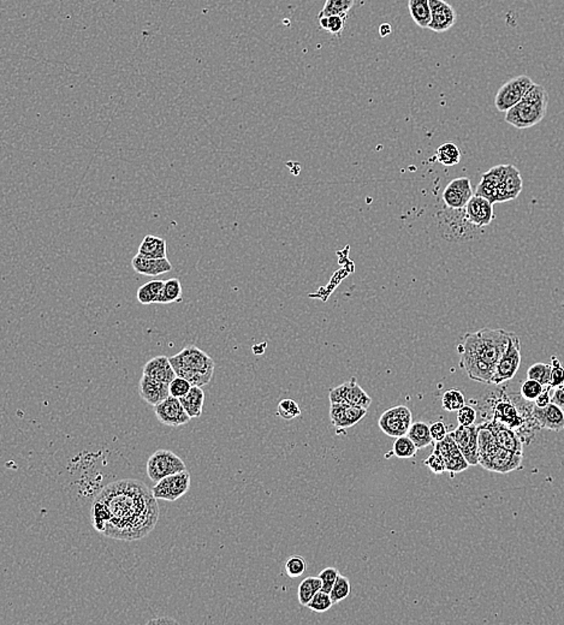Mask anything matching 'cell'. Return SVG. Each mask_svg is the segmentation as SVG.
Instances as JSON below:
<instances>
[{
  "label": "cell",
  "mask_w": 564,
  "mask_h": 625,
  "mask_svg": "<svg viewBox=\"0 0 564 625\" xmlns=\"http://www.w3.org/2000/svg\"><path fill=\"white\" fill-rule=\"evenodd\" d=\"M157 501L153 491L139 480L112 482L93 503V525L96 531L112 539H142L158 523Z\"/></svg>",
  "instance_id": "cell-1"
},
{
  "label": "cell",
  "mask_w": 564,
  "mask_h": 625,
  "mask_svg": "<svg viewBox=\"0 0 564 625\" xmlns=\"http://www.w3.org/2000/svg\"><path fill=\"white\" fill-rule=\"evenodd\" d=\"M512 332L502 329H483L467 333L464 342L459 345V353L474 355L493 367L497 366L499 358L508 348Z\"/></svg>",
  "instance_id": "cell-2"
},
{
  "label": "cell",
  "mask_w": 564,
  "mask_h": 625,
  "mask_svg": "<svg viewBox=\"0 0 564 625\" xmlns=\"http://www.w3.org/2000/svg\"><path fill=\"white\" fill-rule=\"evenodd\" d=\"M479 465L488 472L507 474L522 468L523 454L503 449L492 432L481 424L478 426Z\"/></svg>",
  "instance_id": "cell-3"
},
{
  "label": "cell",
  "mask_w": 564,
  "mask_h": 625,
  "mask_svg": "<svg viewBox=\"0 0 564 625\" xmlns=\"http://www.w3.org/2000/svg\"><path fill=\"white\" fill-rule=\"evenodd\" d=\"M177 377L191 382L193 386H205L212 380L215 373V361L210 355L194 345L170 358Z\"/></svg>",
  "instance_id": "cell-4"
},
{
  "label": "cell",
  "mask_w": 564,
  "mask_h": 625,
  "mask_svg": "<svg viewBox=\"0 0 564 625\" xmlns=\"http://www.w3.org/2000/svg\"><path fill=\"white\" fill-rule=\"evenodd\" d=\"M549 93L545 87L534 83L522 100L506 112V122L517 129H528L545 118Z\"/></svg>",
  "instance_id": "cell-5"
},
{
  "label": "cell",
  "mask_w": 564,
  "mask_h": 625,
  "mask_svg": "<svg viewBox=\"0 0 564 625\" xmlns=\"http://www.w3.org/2000/svg\"><path fill=\"white\" fill-rule=\"evenodd\" d=\"M437 220L442 236L449 241L473 239L479 228L467 218L466 210H454L444 205L437 213Z\"/></svg>",
  "instance_id": "cell-6"
},
{
  "label": "cell",
  "mask_w": 564,
  "mask_h": 625,
  "mask_svg": "<svg viewBox=\"0 0 564 625\" xmlns=\"http://www.w3.org/2000/svg\"><path fill=\"white\" fill-rule=\"evenodd\" d=\"M521 364V340L517 334L512 333L509 344L496 366V372L492 377V385H501L503 382L512 380L517 375Z\"/></svg>",
  "instance_id": "cell-7"
},
{
  "label": "cell",
  "mask_w": 564,
  "mask_h": 625,
  "mask_svg": "<svg viewBox=\"0 0 564 625\" xmlns=\"http://www.w3.org/2000/svg\"><path fill=\"white\" fill-rule=\"evenodd\" d=\"M187 470L186 463L177 454L169 450L155 451L147 462V475L152 481H160L164 477Z\"/></svg>",
  "instance_id": "cell-8"
},
{
  "label": "cell",
  "mask_w": 564,
  "mask_h": 625,
  "mask_svg": "<svg viewBox=\"0 0 564 625\" xmlns=\"http://www.w3.org/2000/svg\"><path fill=\"white\" fill-rule=\"evenodd\" d=\"M534 85L531 77L526 75L514 77L512 80L506 82L495 98V106L499 112H508L514 106L522 100L526 96L527 91Z\"/></svg>",
  "instance_id": "cell-9"
},
{
  "label": "cell",
  "mask_w": 564,
  "mask_h": 625,
  "mask_svg": "<svg viewBox=\"0 0 564 625\" xmlns=\"http://www.w3.org/2000/svg\"><path fill=\"white\" fill-rule=\"evenodd\" d=\"M413 424V415L406 406H393L382 413L378 421L379 428L392 438L406 435Z\"/></svg>",
  "instance_id": "cell-10"
},
{
  "label": "cell",
  "mask_w": 564,
  "mask_h": 625,
  "mask_svg": "<svg viewBox=\"0 0 564 625\" xmlns=\"http://www.w3.org/2000/svg\"><path fill=\"white\" fill-rule=\"evenodd\" d=\"M191 472L188 470L164 477L154 485L152 491L158 501H176L191 488Z\"/></svg>",
  "instance_id": "cell-11"
},
{
  "label": "cell",
  "mask_w": 564,
  "mask_h": 625,
  "mask_svg": "<svg viewBox=\"0 0 564 625\" xmlns=\"http://www.w3.org/2000/svg\"><path fill=\"white\" fill-rule=\"evenodd\" d=\"M329 399L330 403H345L350 406H361L365 409H369L372 404V398L360 386L355 377L343 382L340 386L332 388L329 393Z\"/></svg>",
  "instance_id": "cell-12"
},
{
  "label": "cell",
  "mask_w": 564,
  "mask_h": 625,
  "mask_svg": "<svg viewBox=\"0 0 564 625\" xmlns=\"http://www.w3.org/2000/svg\"><path fill=\"white\" fill-rule=\"evenodd\" d=\"M153 411L157 419L169 427L187 425L191 419L181 403V399L173 396H169L165 401L159 403L158 406H153Z\"/></svg>",
  "instance_id": "cell-13"
},
{
  "label": "cell",
  "mask_w": 564,
  "mask_h": 625,
  "mask_svg": "<svg viewBox=\"0 0 564 625\" xmlns=\"http://www.w3.org/2000/svg\"><path fill=\"white\" fill-rule=\"evenodd\" d=\"M469 465L479 464L478 426L459 425L450 433Z\"/></svg>",
  "instance_id": "cell-14"
},
{
  "label": "cell",
  "mask_w": 564,
  "mask_h": 625,
  "mask_svg": "<svg viewBox=\"0 0 564 625\" xmlns=\"http://www.w3.org/2000/svg\"><path fill=\"white\" fill-rule=\"evenodd\" d=\"M474 196L472 183L467 177H459L450 182L443 191V204L449 208H464Z\"/></svg>",
  "instance_id": "cell-15"
},
{
  "label": "cell",
  "mask_w": 564,
  "mask_h": 625,
  "mask_svg": "<svg viewBox=\"0 0 564 625\" xmlns=\"http://www.w3.org/2000/svg\"><path fill=\"white\" fill-rule=\"evenodd\" d=\"M433 451L444 459L446 472L451 474L464 472L470 467L450 433L442 441L435 443Z\"/></svg>",
  "instance_id": "cell-16"
},
{
  "label": "cell",
  "mask_w": 564,
  "mask_h": 625,
  "mask_svg": "<svg viewBox=\"0 0 564 625\" xmlns=\"http://www.w3.org/2000/svg\"><path fill=\"white\" fill-rule=\"evenodd\" d=\"M367 410L361 406H350L345 403H331L330 420L337 430H348L358 425L367 415Z\"/></svg>",
  "instance_id": "cell-17"
},
{
  "label": "cell",
  "mask_w": 564,
  "mask_h": 625,
  "mask_svg": "<svg viewBox=\"0 0 564 625\" xmlns=\"http://www.w3.org/2000/svg\"><path fill=\"white\" fill-rule=\"evenodd\" d=\"M492 420L510 427L512 430H517L519 435L526 427V416L519 411L517 406L508 397L503 396L495 403Z\"/></svg>",
  "instance_id": "cell-18"
},
{
  "label": "cell",
  "mask_w": 564,
  "mask_h": 625,
  "mask_svg": "<svg viewBox=\"0 0 564 625\" xmlns=\"http://www.w3.org/2000/svg\"><path fill=\"white\" fill-rule=\"evenodd\" d=\"M431 23L429 28L435 33H445L456 23V11L445 0H430Z\"/></svg>",
  "instance_id": "cell-19"
},
{
  "label": "cell",
  "mask_w": 564,
  "mask_h": 625,
  "mask_svg": "<svg viewBox=\"0 0 564 625\" xmlns=\"http://www.w3.org/2000/svg\"><path fill=\"white\" fill-rule=\"evenodd\" d=\"M459 366L464 372L467 373L469 379H472L474 382H481V384L492 385V377L496 372V367L485 362L478 356L461 353Z\"/></svg>",
  "instance_id": "cell-20"
},
{
  "label": "cell",
  "mask_w": 564,
  "mask_h": 625,
  "mask_svg": "<svg viewBox=\"0 0 564 625\" xmlns=\"http://www.w3.org/2000/svg\"><path fill=\"white\" fill-rule=\"evenodd\" d=\"M464 210H466V215H467L469 221L479 229H483L485 226L491 224V221L495 219L493 204L483 196L474 194L473 197L464 207Z\"/></svg>",
  "instance_id": "cell-21"
},
{
  "label": "cell",
  "mask_w": 564,
  "mask_h": 625,
  "mask_svg": "<svg viewBox=\"0 0 564 625\" xmlns=\"http://www.w3.org/2000/svg\"><path fill=\"white\" fill-rule=\"evenodd\" d=\"M484 425L492 432L497 444L501 448L517 454H523V440L517 430L495 420L484 422Z\"/></svg>",
  "instance_id": "cell-22"
},
{
  "label": "cell",
  "mask_w": 564,
  "mask_h": 625,
  "mask_svg": "<svg viewBox=\"0 0 564 625\" xmlns=\"http://www.w3.org/2000/svg\"><path fill=\"white\" fill-rule=\"evenodd\" d=\"M532 415L539 428H545L554 432L564 430V411L554 403H550L543 408L533 404Z\"/></svg>",
  "instance_id": "cell-23"
},
{
  "label": "cell",
  "mask_w": 564,
  "mask_h": 625,
  "mask_svg": "<svg viewBox=\"0 0 564 625\" xmlns=\"http://www.w3.org/2000/svg\"><path fill=\"white\" fill-rule=\"evenodd\" d=\"M140 396L149 406H158L170 396V387L166 382H162L142 374L139 382Z\"/></svg>",
  "instance_id": "cell-24"
},
{
  "label": "cell",
  "mask_w": 564,
  "mask_h": 625,
  "mask_svg": "<svg viewBox=\"0 0 564 625\" xmlns=\"http://www.w3.org/2000/svg\"><path fill=\"white\" fill-rule=\"evenodd\" d=\"M522 188H523V183H522L521 173L519 171V168L512 164H508L507 172H506L501 184L498 186L497 204L515 200L520 195Z\"/></svg>",
  "instance_id": "cell-25"
},
{
  "label": "cell",
  "mask_w": 564,
  "mask_h": 625,
  "mask_svg": "<svg viewBox=\"0 0 564 625\" xmlns=\"http://www.w3.org/2000/svg\"><path fill=\"white\" fill-rule=\"evenodd\" d=\"M131 266L135 272L147 276V277H158L164 273H168L173 270V265L165 259H149L138 253L131 260Z\"/></svg>",
  "instance_id": "cell-26"
},
{
  "label": "cell",
  "mask_w": 564,
  "mask_h": 625,
  "mask_svg": "<svg viewBox=\"0 0 564 625\" xmlns=\"http://www.w3.org/2000/svg\"><path fill=\"white\" fill-rule=\"evenodd\" d=\"M144 374L166 384H170L177 377L168 356H157L149 360L144 366Z\"/></svg>",
  "instance_id": "cell-27"
},
{
  "label": "cell",
  "mask_w": 564,
  "mask_h": 625,
  "mask_svg": "<svg viewBox=\"0 0 564 625\" xmlns=\"http://www.w3.org/2000/svg\"><path fill=\"white\" fill-rule=\"evenodd\" d=\"M164 283L163 281H152L139 287L138 290V300L141 305H163L164 302Z\"/></svg>",
  "instance_id": "cell-28"
},
{
  "label": "cell",
  "mask_w": 564,
  "mask_h": 625,
  "mask_svg": "<svg viewBox=\"0 0 564 625\" xmlns=\"http://www.w3.org/2000/svg\"><path fill=\"white\" fill-rule=\"evenodd\" d=\"M180 399L191 419L200 417L204 403H205V392L202 390V387L191 386V391Z\"/></svg>",
  "instance_id": "cell-29"
},
{
  "label": "cell",
  "mask_w": 564,
  "mask_h": 625,
  "mask_svg": "<svg viewBox=\"0 0 564 625\" xmlns=\"http://www.w3.org/2000/svg\"><path fill=\"white\" fill-rule=\"evenodd\" d=\"M139 254L149 259L166 258V241L157 236L149 234L140 244Z\"/></svg>",
  "instance_id": "cell-30"
},
{
  "label": "cell",
  "mask_w": 564,
  "mask_h": 625,
  "mask_svg": "<svg viewBox=\"0 0 564 625\" xmlns=\"http://www.w3.org/2000/svg\"><path fill=\"white\" fill-rule=\"evenodd\" d=\"M411 19L420 28H429L431 23L430 0H408Z\"/></svg>",
  "instance_id": "cell-31"
},
{
  "label": "cell",
  "mask_w": 564,
  "mask_h": 625,
  "mask_svg": "<svg viewBox=\"0 0 564 625\" xmlns=\"http://www.w3.org/2000/svg\"><path fill=\"white\" fill-rule=\"evenodd\" d=\"M406 435L419 450L425 449L435 443L431 435L430 426L425 422H413Z\"/></svg>",
  "instance_id": "cell-32"
},
{
  "label": "cell",
  "mask_w": 564,
  "mask_h": 625,
  "mask_svg": "<svg viewBox=\"0 0 564 625\" xmlns=\"http://www.w3.org/2000/svg\"><path fill=\"white\" fill-rule=\"evenodd\" d=\"M321 580L319 578H307L300 583L299 591H297V597H299V604L301 606H307L311 602L313 597L316 593L321 591Z\"/></svg>",
  "instance_id": "cell-33"
},
{
  "label": "cell",
  "mask_w": 564,
  "mask_h": 625,
  "mask_svg": "<svg viewBox=\"0 0 564 625\" xmlns=\"http://www.w3.org/2000/svg\"><path fill=\"white\" fill-rule=\"evenodd\" d=\"M435 157L444 166H455L461 160V152L456 144L445 142L435 151Z\"/></svg>",
  "instance_id": "cell-34"
},
{
  "label": "cell",
  "mask_w": 564,
  "mask_h": 625,
  "mask_svg": "<svg viewBox=\"0 0 564 625\" xmlns=\"http://www.w3.org/2000/svg\"><path fill=\"white\" fill-rule=\"evenodd\" d=\"M355 0H326L324 8L318 14V19L325 16H348V12L353 9Z\"/></svg>",
  "instance_id": "cell-35"
},
{
  "label": "cell",
  "mask_w": 564,
  "mask_h": 625,
  "mask_svg": "<svg viewBox=\"0 0 564 625\" xmlns=\"http://www.w3.org/2000/svg\"><path fill=\"white\" fill-rule=\"evenodd\" d=\"M417 450L419 449L413 443V440L406 435L396 438L393 446H392L391 452L398 459H411L415 456Z\"/></svg>",
  "instance_id": "cell-36"
},
{
  "label": "cell",
  "mask_w": 564,
  "mask_h": 625,
  "mask_svg": "<svg viewBox=\"0 0 564 625\" xmlns=\"http://www.w3.org/2000/svg\"><path fill=\"white\" fill-rule=\"evenodd\" d=\"M347 19H348V16L336 14V16H325V17H321L318 19H319L321 28L324 29L325 32L336 35V36H340L345 30Z\"/></svg>",
  "instance_id": "cell-37"
},
{
  "label": "cell",
  "mask_w": 564,
  "mask_h": 625,
  "mask_svg": "<svg viewBox=\"0 0 564 625\" xmlns=\"http://www.w3.org/2000/svg\"><path fill=\"white\" fill-rule=\"evenodd\" d=\"M551 371H552L551 364L534 363L528 369L527 377L528 379H533V380L541 382V385H544V386H550Z\"/></svg>",
  "instance_id": "cell-38"
},
{
  "label": "cell",
  "mask_w": 564,
  "mask_h": 625,
  "mask_svg": "<svg viewBox=\"0 0 564 625\" xmlns=\"http://www.w3.org/2000/svg\"><path fill=\"white\" fill-rule=\"evenodd\" d=\"M464 406H466L464 395L459 390H449V391L445 392L444 395H443L442 406H443L444 410L450 411V413H454V411L457 413Z\"/></svg>",
  "instance_id": "cell-39"
},
{
  "label": "cell",
  "mask_w": 564,
  "mask_h": 625,
  "mask_svg": "<svg viewBox=\"0 0 564 625\" xmlns=\"http://www.w3.org/2000/svg\"><path fill=\"white\" fill-rule=\"evenodd\" d=\"M182 301V284L177 278L164 283V305Z\"/></svg>",
  "instance_id": "cell-40"
},
{
  "label": "cell",
  "mask_w": 564,
  "mask_h": 625,
  "mask_svg": "<svg viewBox=\"0 0 564 625\" xmlns=\"http://www.w3.org/2000/svg\"><path fill=\"white\" fill-rule=\"evenodd\" d=\"M350 592H351V586H350L349 580L340 573L338 578H337V581H336L335 586H334L330 593L332 602H334V604H337V602L345 600V599L349 597Z\"/></svg>",
  "instance_id": "cell-41"
},
{
  "label": "cell",
  "mask_w": 564,
  "mask_h": 625,
  "mask_svg": "<svg viewBox=\"0 0 564 625\" xmlns=\"http://www.w3.org/2000/svg\"><path fill=\"white\" fill-rule=\"evenodd\" d=\"M334 605L335 604L332 602L330 594L324 591H319L306 607H308L311 611L323 613V612L329 611Z\"/></svg>",
  "instance_id": "cell-42"
},
{
  "label": "cell",
  "mask_w": 564,
  "mask_h": 625,
  "mask_svg": "<svg viewBox=\"0 0 564 625\" xmlns=\"http://www.w3.org/2000/svg\"><path fill=\"white\" fill-rule=\"evenodd\" d=\"M545 387L544 385H541V382H536V380L527 379L526 382H522L521 390H520L522 399H525L527 402L536 401L539 395L544 392Z\"/></svg>",
  "instance_id": "cell-43"
},
{
  "label": "cell",
  "mask_w": 564,
  "mask_h": 625,
  "mask_svg": "<svg viewBox=\"0 0 564 625\" xmlns=\"http://www.w3.org/2000/svg\"><path fill=\"white\" fill-rule=\"evenodd\" d=\"M277 414L284 420H292L301 415V408L292 399H283L278 403Z\"/></svg>",
  "instance_id": "cell-44"
},
{
  "label": "cell",
  "mask_w": 564,
  "mask_h": 625,
  "mask_svg": "<svg viewBox=\"0 0 564 625\" xmlns=\"http://www.w3.org/2000/svg\"><path fill=\"white\" fill-rule=\"evenodd\" d=\"M306 560L301 556H292L285 563V573L290 578L302 576L306 571Z\"/></svg>",
  "instance_id": "cell-45"
},
{
  "label": "cell",
  "mask_w": 564,
  "mask_h": 625,
  "mask_svg": "<svg viewBox=\"0 0 564 625\" xmlns=\"http://www.w3.org/2000/svg\"><path fill=\"white\" fill-rule=\"evenodd\" d=\"M475 195L483 196L492 204H497L498 200V186H493L492 183L481 179L477 186V190L474 193Z\"/></svg>",
  "instance_id": "cell-46"
},
{
  "label": "cell",
  "mask_w": 564,
  "mask_h": 625,
  "mask_svg": "<svg viewBox=\"0 0 564 625\" xmlns=\"http://www.w3.org/2000/svg\"><path fill=\"white\" fill-rule=\"evenodd\" d=\"M340 575V571L336 568H326L319 573L318 578L321 580V591L324 592L329 593L330 594L332 588L335 586L336 581H337V578Z\"/></svg>",
  "instance_id": "cell-47"
},
{
  "label": "cell",
  "mask_w": 564,
  "mask_h": 625,
  "mask_svg": "<svg viewBox=\"0 0 564 625\" xmlns=\"http://www.w3.org/2000/svg\"><path fill=\"white\" fill-rule=\"evenodd\" d=\"M193 385L191 382L183 379L181 377H176L173 379V382L169 384V387H170V396L176 397V398H182L183 396H186L188 392L191 391V388Z\"/></svg>",
  "instance_id": "cell-48"
},
{
  "label": "cell",
  "mask_w": 564,
  "mask_h": 625,
  "mask_svg": "<svg viewBox=\"0 0 564 625\" xmlns=\"http://www.w3.org/2000/svg\"><path fill=\"white\" fill-rule=\"evenodd\" d=\"M551 366H552V371H551L550 386L554 388V387L560 386L564 384V367L560 360L556 356L551 358Z\"/></svg>",
  "instance_id": "cell-49"
},
{
  "label": "cell",
  "mask_w": 564,
  "mask_h": 625,
  "mask_svg": "<svg viewBox=\"0 0 564 625\" xmlns=\"http://www.w3.org/2000/svg\"><path fill=\"white\" fill-rule=\"evenodd\" d=\"M477 410L474 409L473 406H462L459 411H457V421L461 426H472L475 425V421H477Z\"/></svg>",
  "instance_id": "cell-50"
},
{
  "label": "cell",
  "mask_w": 564,
  "mask_h": 625,
  "mask_svg": "<svg viewBox=\"0 0 564 625\" xmlns=\"http://www.w3.org/2000/svg\"><path fill=\"white\" fill-rule=\"evenodd\" d=\"M424 464H425L426 467H429L431 469V472H435V474H443V472H446L444 459H442V456L435 452V451L432 452L429 459H426L424 461Z\"/></svg>",
  "instance_id": "cell-51"
},
{
  "label": "cell",
  "mask_w": 564,
  "mask_h": 625,
  "mask_svg": "<svg viewBox=\"0 0 564 625\" xmlns=\"http://www.w3.org/2000/svg\"><path fill=\"white\" fill-rule=\"evenodd\" d=\"M431 435H432V439L435 443H438V441H442L444 439L446 435H449L448 433V428L445 424H443L442 421H438V422H435L430 426Z\"/></svg>",
  "instance_id": "cell-52"
},
{
  "label": "cell",
  "mask_w": 564,
  "mask_h": 625,
  "mask_svg": "<svg viewBox=\"0 0 564 625\" xmlns=\"http://www.w3.org/2000/svg\"><path fill=\"white\" fill-rule=\"evenodd\" d=\"M551 403H554L564 411V384L560 386L554 387L551 391Z\"/></svg>",
  "instance_id": "cell-53"
},
{
  "label": "cell",
  "mask_w": 564,
  "mask_h": 625,
  "mask_svg": "<svg viewBox=\"0 0 564 625\" xmlns=\"http://www.w3.org/2000/svg\"><path fill=\"white\" fill-rule=\"evenodd\" d=\"M551 391H552V387L546 386L544 392L539 395V397L536 398L534 401V406H539V408H543V406H546L547 404L551 403Z\"/></svg>",
  "instance_id": "cell-54"
},
{
  "label": "cell",
  "mask_w": 564,
  "mask_h": 625,
  "mask_svg": "<svg viewBox=\"0 0 564 625\" xmlns=\"http://www.w3.org/2000/svg\"><path fill=\"white\" fill-rule=\"evenodd\" d=\"M392 29L391 25L389 23H382L380 27H379V35L382 38H387V35L391 34Z\"/></svg>",
  "instance_id": "cell-55"
},
{
  "label": "cell",
  "mask_w": 564,
  "mask_h": 625,
  "mask_svg": "<svg viewBox=\"0 0 564 625\" xmlns=\"http://www.w3.org/2000/svg\"><path fill=\"white\" fill-rule=\"evenodd\" d=\"M159 622H162V623H166V622H170V623H176V621L170 619V618H169V619H166V618H160V619H152V621H149V624H152V623H159Z\"/></svg>",
  "instance_id": "cell-56"
}]
</instances>
